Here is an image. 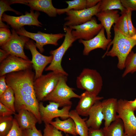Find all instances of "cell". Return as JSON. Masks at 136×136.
I'll return each mask as SVG.
<instances>
[{"instance_id":"obj_12","label":"cell","mask_w":136,"mask_h":136,"mask_svg":"<svg viewBox=\"0 0 136 136\" xmlns=\"http://www.w3.org/2000/svg\"><path fill=\"white\" fill-rule=\"evenodd\" d=\"M12 36L10 40L1 46V49L7 51L10 55L19 57L26 60L29 59L25 55L24 47L26 43L29 41V38L20 36L12 29Z\"/></svg>"},{"instance_id":"obj_16","label":"cell","mask_w":136,"mask_h":136,"mask_svg":"<svg viewBox=\"0 0 136 136\" xmlns=\"http://www.w3.org/2000/svg\"><path fill=\"white\" fill-rule=\"evenodd\" d=\"M9 1L11 4L17 3L26 5L31 9L43 12L50 17H55L57 14V9L53 6L51 0H12Z\"/></svg>"},{"instance_id":"obj_29","label":"cell","mask_w":136,"mask_h":136,"mask_svg":"<svg viewBox=\"0 0 136 136\" xmlns=\"http://www.w3.org/2000/svg\"><path fill=\"white\" fill-rule=\"evenodd\" d=\"M125 70L122 74V77L128 74H132L136 72V52L131 51L127 56L125 64Z\"/></svg>"},{"instance_id":"obj_45","label":"cell","mask_w":136,"mask_h":136,"mask_svg":"<svg viewBox=\"0 0 136 136\" xmlns=\"http://www.w3.org/2000/svg\"><path fill=\"white\" fill-rule=\"evenodd\" d=\"M65 136H69L68 134L66 133L65 135Z\"/></svg>"},{"instance_id":"obj_36","label":"cell","mask_w":136,"mask_h":136,"mask_svg":"<svg viewBox=\"0 0 136 136\" xmlns=\"http://www.w3.org/2000/svg\"><path fill=\"white\" fill-rule=\"evenodd\" d=\"M6 136H23L22 130L19 127L15 118H14L12 128Z\"/></svg>"},{"instance_id":"obj_28","label":"cell","mask_w":136,"mask_h":136,"mask_svg":"<svg viewBox=\"0 0 136 136\" xmlns=\"http://www.w3.org/2000/svg\"><path fill=\"white\" fill-rule=\"evenodd\" d=\"M68 5L67 8L63 9H57V14L60 15L71 10L78 11L86 8V0H74L66 1Z\"/></svg>"},{"instance_id":"obj_32","label":"cell","mask_w":136,"mask_h":136,"mask_svg":"<svg viewBox=\"0 0 136 136\" xmlns=\"http://www.w3.org/2000/svg\"><path fill=\"white\" fill-rule=\"evenodd\" d=\"M121 14V15L119 16L115 23V25L124 33L129 35L126 13H124Z\"/></svg>"},{"instance_id":"obj_37","label":"cell","mask_w":136,"mask_h":136,"mask_svg":"<svg viewBox=\"0 0 136 136\" xmlns=\"http://www.w3.org/2000/svg\"><path fill=\"white\" fill-rule=\"evenodd\" d=\"M22 133L23 136H43L41 131L38 130L36 126L31 128L23 130Z\"/></svg>"},{"instance_id":"obj_39","label":"cell","mask_w":136,"mask_h":136,"mask_svg":"<svg viewBox=\"0 0 136 136\" xmlns=\"http://www.w3.org/2000/svg\"><path fill=\"white\" fill-rule=\"evenodd\" d=\"M15 114L16 113L0 103V116H9Z\"/></svg>"},{"instance_id":"obj_17","label":"cell","mask_w":136,"mask_h":136,"mask_svg":"<svg viewBox=\"0 0 136 136\" xmlns=\"http://www.w3.org/2000/svg\"><path fill=\"white\" fill-rule=\"evenodd\" d=\"M105 30L103 27L96 36L89 40H79V42L82 43L84 46L83 51V55H88L91 51L96 49L101 48L104 50L107 49L112 40L108 39L106 38L105 34Z\"/></svg>"},{"instance_id":"obj_24","label":"cell","mask_w":136,"mask_h":136,"mask_svg":"<svg viewBox=\"0 0 136 136\" xmlns=\"http://www.w3.org/2000/svg\"><path fill=\"white\" fill-rule=\"evenodd\" d=\"M69 116V117L73 120L75 123L77 135L80 136H88L89 128L86 122L87 118H81L75 110L70 111Z\"/></svg>"},{"instance_id":"obj_40","label":"cell","mask_w":136,"mask_h":136,"mask_svg":"<svg viewBox=\"0 0 136 136\" xmlns=\"http://www.w3.org/2000/svg\"><path fill=\"white\" fill-rule=\"evenodd\" d=\"M6 80V76L0 77V95L3 94L9 87Z\"/></svg>"},{"instance_id":"obj_9","label":"cell","mask_w":136,"mask_h":136,"mask_svg":"<svg viewBox=\"0 0 136 136\" xmlns=\"http://www.w3.org/2000/svg\"><path fill=\"white\" fill-rule=\"evenodd\" d=\"M72 106H64L61 109L58 104L49 101L45 106L42 102L39 104V111L41 120L45 124H49L54 118L60 117L63 120L69 117V113Z\"/></svg>"},{"instance_id":"obj_38","label":"cell","mask_w":136,"mask_h":136,"mask_svg":"<svg viewBox=\"0 0 136 136\" xmlns=\"http://www.w3.org/2000/svg\"><path fill=\"white\" fill-rule=\"evenodd\" d=\"M123 6L126 10L136 11V0H120Z\"/></svg>"},{"instance_id":"obj_27","label":"cell","mask_w":136,"mask_h":136,"mask_svg":"<svg viewBox=\"0 0 136 136\" xmlns=\"http://www.w3.org/2000/svg\"><path fill=\"white\" fill-rule=\"evenodd\" d=\"M15 97L14 91L9 87L0 95V103L16 113L15 106Z\"/></svg>"},{"instance_id":"obj_43","label":"cell","mask_w":136,"mask_h":136,"mask_svg":"<svg viewBox=\"0 0 136 136\" xmlns=\"http://www.w3.org/2000/svg\"><path fill=\"white\" fill-rule=\"evenodd\" d=\"M10 54L6 51L2 49H0V62L1 63Z\"/></svg>"},{"instance_id":"obj_25","label":"cell","mask_w":136,"mask_h":136,"mask_svg":"<svg viewBox=\"0 0 136 136\" xmlns=\"http://www.w3.org/2000/svg\"><path fill=\"white\" fill-rule=\"evenodd\" d=\"M104 136H125L123 122L118 118L107 127L102 128Z\"/></svg>"},{"instance_id":"obj_26","label":"cell","mask_w":136,"mask_h":136,"mask_svg":"<svg viewBox=\"0 0 136 136\" xmlns=\"http://www.w3.org/2000/svg\"><path fill=\"white\" fill-rule=\"evenodd\" d=\"M115 9L119 10L121 14L126 12L127 10L122 5L120 0H101L99 12Z\"/></svg>"},{"instance_id":"obj_30","label":"cell","mask_w":136,"mask_h":136,"mask_svg":"<svg viewBox=\"0 0 136 136\" xmlns=\"http://www.w3.org/2000/svg\"><path fill=\"white\" fill-rule=\"evenodd\" d=\"M13 119L12 115L0 116V136H6L9 133L13 126Z\"/></svg>"},{"instance_id":"obj_42","label":"cell","mask_w":136,"mask_h":136,"mask_svg":"<svg viewBox=\"0 0 136 136\" xmlns=\"http://www.w3.org/2000/svg\"><path fill=\"white\" fill-rule=\"evenodd\" d=\"M100 0H86V8H89L95 6Z\"/></svg>"},{"instance_id":"obj_10","label":"cell","mask_w":136,"mask_h":136,"mask_svg":"<svg viewBox=\"0 0 136 136\" xmlns=\"http://www.w3.org/2000/svg\"><path fill=\"white\" fill-rule=\"evenodd\" d=\"M33 10L31 9L30 13L26 12L24 15L19 16H10L4 13L2 20L7 22L15 30L26 25L41 27L42 24L38 19L40 14L38 11L34 12Z\"/></svg>"},{"instance_id":"obj_34","label":"cell","mask_w":136,"mask_h":136,"mask_svg":"<svg viewBox=\"0 0 136 136\" xmlns=\"http://www.w3.org/2000/svg\"><path fill=\"white\" fill-rule=\"evenodd\" d=\"M12 33L8 28H0V46L7 42L10 39Z\"/></svg>"},{"instance_id":"obj_14","label":"cell","mask_w":136,"mask_h":136,"mask_svg":"<svg viewBox=\"0 0 136 136\" xmlns=\"http://www.w3.org/2000/svg\"><path fill=\"white\" fill-rule=\"evenodd\" d=\"M32 63L30 59L26 60L10 55L1 63L0 76L12 73L32 69Z\"/></svg>"},{"instance_id":"obj_19","label":"cell","mask_w":136,"mask_h":136,"mask_svg":"<svg viewBox=\"0 0 136 136\" xmlns=\"http://www.w3.org/2000/svg\"><path fill=\"white\" fill-rule=\"evenodd\" d=\"M101 102L105 120L104 127H107L118 118V100L112 98L105 99Z\"/></svg>"},{"instance_id":"obj_15","label":"cell","mask_w":136,"mask_h":136,"mask_svg":"<svg viewBox=\"0 0 136 136\" xmlns=\"http://www.w3.org/2000/svg\"><path fill=\"white\" fill-rule=\"evenodd\" d=\"M25 46L30 50L32 55L31 61L32 67L35 71V80L42 75L46 66L51 62L53 56L52 55L46 56L40 53L37 50L35 43L32 40L27 42Z\"/></svg>"},{"instance_id":"obj_13","label":"cell","mask_w":136,"mask_h":136,"mask_svg":"<svg viewBox=\"0 0 136 136\" xmlns=\"http://www.w3.org/2000/svg\"><path fill=\"white\" fill-rule=\"evenodd\" d=\"M69 27L74 29L72 30V34L77 39L88 41L96 36L103 27L101 23H97L96 18L93 17L90 20L83 24Z\"/></svg>"},{"instance_id":"obj_11","label":"cell","mask_w":136,"mask_h":136,"mask_svg":"<svg viewBox=\"0 0 136 136\" xmlns=\"http://www.w3.org/2000/svg\"><path fill=\"white\" fill-rule=\"evenodd\" d=\"M101 1L91 8L78 11L72 9L67 12L66 13L67 16L64 18L66 21L64 24V26L79 25L90 20L93 16L99 12Z\"/></svg>"},{"instance_id":"obj_7","label":"cell","mask_w":136,"mask_h":136,"mask_svg":"<svg viewBox=\"0 0 136 136\" xmlns=\"http://www.w3.org/2000/svg\"><path fill=\"white\" fill-rule=\"evenodd\" d=\"M135 111L129 106L128 100H118L117 118L122 120L125 136H134L136 133V117Z\"/></svg>"},{"instance_id":"obj_46","label":"cell","mask_w":136,"mask_h":136,"mask_svg":"<svg viewBox=\"0 0 136 136\" xmlns=\"http://www.w3.org/2000/svg\"><path fill=\"white\" fill-rule=\"evenodd\" d=\"M134 136H136V133L135 134Z\"/></svg>"},{"instance_id":"obj_18","label":"cell","mask_w":136,"mask_h":136,"mask_svg":"<svg viewBox=\"0 0 136 136\" xmlns=\"http://www.w3.org/2000/svg\"><path fill=\"white\" fill-rule=\"evenodd\" d=\"M103 98V97L85 91L80 95L79 100L75 110L80 116H88L92 106L96 102Z\"/></svg>"},{"instance_id":"obj_1","label":"cell","mask_w":136,"mask_h":136,"mask_svg":"<svg viewBox=\"0 0 136 136\" xmlns=\"http://www.w3.org/2000/svg\"><path fill=\"white\" fill-rule=\"evenodd\" d=\"M35 74L31 69L13 72L5 75L7 85L13 90L16 111L24 109L32 113L38 123H42L39 111V103L35 94L33 83Z\"/></svg>"},{"instance_id":"obj_23","label":"cell","mask_w":136,"mask_h":136,"mask_svg":"<svg viewBox=\"0 0 136 136\" xmlns=\"http://www.w3.org/2000/svg\"><path fill=\"white\" fill-rule=\"evenodd\" d=\"M50 124L57 129L65 133L73 136H76L77 135L75 123L70 117L63 120H60L59 117L56 118L55 121H52Z\"/></svg>"},{"instance_id":"obj_3","label":"cell","mask_w":136,"mask_h":136,"mask_svg":"<svg viewBox=\"0 0 136 136\" xmlns=\"http://www.w3.org/2000/svg\"><path fill=\"white\" fill-rule=\"evenodd\" d=\"M67 76L63 75L61 77L55 88L43 101L56 103L59 104L60 107H63L72 105V98H80V95L76 93L73 91L74 89L67 85Z\"/></svg>"},{"instance_id":"obj_44","label":"cell","mask_w":136,"mask_h":136,"mask_svg":"<svg viewBox=\"0 0 136 136\" xmlns=\"http://www.w3.org/2000/svg\"><path fill=\"white\" fill-rule=\"evenodd\" d=\"M130 107L134 111L136 110V98L132 101H128Z\"/></svg>"},{"instance_id":"obj_20","label":"cell","mask_w":136,"mask_h":136,"mask_svg":"<svg viewBox=\"0 0 136 136\" xmlns=\"http://www.w3.org/2000/svg\"><path fill=\"white\" fill-rule=\"evenodd\" d=\"M118 12V10H108L98 12L95 15L105 28L108 39H111V28L120 16Z\"/></svg>"},{"instance_id":"obj_35","label":"cell","mask_w":136,"mask_h":136,"mask_svg":"<svg viewBox=\"0 0 136 136\" xmlns=\"http://www.w3.org/2000/svg\"><path fill=\"white\" fill-rule=\"evenodd\" d=\"M132 11L130 9H128L127 10L126 12L129 35L131 36L136 35V29L133 26L131 20V16Z\"/></svg>"},{"instance_id":"obj_31","label":"cell","mask_w":136,"mask_h":136,"mask_svg":"<svg viewBox=\"0 0 136 136\" xmlns=\"http://www.w3.org/2000/svg\"><path fill=\"white\" fill-rule=\"evenodd\" d=\"M10 4L9 1L1 0L0 1V28L8 27V26L4 23L2 20V17L4 12L7 11H10L15 12L17 14H20L21 13L12 8L10 6Z\"/></svg>"},{"instance_id":"obj_4","label":"cell","mask_w":136,"mask_h":136,"mask_svg":"<svg viewBox=\"0 0 136 136\" xmlns=\"http://www.w3.org/2000/svg\"><path fill=\"white\" fill-rule=\"evenodd\" d=\"M63 29L65 31L64 40L58 48L50 51V54L53 56V59L50 64L45 70L67 76L68 74L64 70L61 65L62 58L67 50L77 39L73 36L72 34V29L71 28L64 26Z\"/></svg>"},{"instance_id":"obj_6","label":"cell","mask_w":136,"mask_h":136,"mask_svg":"<svg viewBox=\"0 0 136 136\" xmlns=\"http://www.w3.org/2000/svg\"><path fill=\"white\" fill-rule=\"evenodd\" d=\"M63 75L52 71L46 75H42L34 80V88L39 102L43 101L44 98L54 90Z\"/></svg>"},{"instance_id":"obj_33","label":"cell","mask_w":136,"mask_h":136,"mask_svg":"<svg viewBox=\"0 0 136 136\" xmlns=\"http://www.w3.org/2000/svg\"><path fill=\"white\" fill-rule=\"evenodd\" d=\"M43 136H63L62 131L50 124H45Z\"/></svg>"},{"instance_id":"obj_5","label":"cell","mask_w":136,"mask_h":136,"mask_svg":"<svg viewBox=\"0 0 136 136\" xmlns=\"http://www.w3.org/2000/svg\"><path fill=\"white\" fill-rule=\"evenodd\" d=\"M77 87L98 95L103 85L102 78L96 70L84 68L76 80Z\"/></svg>"},{"instance_id":"obj_41","label":"cell","mask_w":136,"mask_h":136,"mask_svg":"<svg viewBox=\"0 0 136 136\" xmlns=\"http://www.w3.org/2000/svg\"><path fill=\"white\" fill-rule=\"evenodd\" d=\"M88 136H104L102 128L94 129L89 128Z\"/></svg>"},{"instance_id":"obj_8","label":"cell","mask_w":136,"mask_h":136,"mask_svg":"<svg viewBox=\"0 0 136 136\" xmlns=\"http://www.w3.org/2000/svg\"><path fill=\"white\" fill-rule=\"evenodd\" d=\"M15 30L18 35L26 37L35 41L36 47L41 53L44 51V46L52 44L57 46L58 45V40L65 35L63 33L49 34L39 31L37 33L31 32L26 31L23 27Z\"/></svg>"},{"instance_id":"obj_22","label":"cell","mask_w":136,"mask_h":136,"mask_svg":"<svg viewBox=\"0 0 136 136\" xmlns=\"http://www.w3.org/2000/svg\"><path fill=\"white\" fill-rule=\"evenodd\" d=\"M15 115L19 127L22 130L31 128L36 126L38 121L35 115L28 111L24 109L20 110Z\"/></svg>"},{"instance_id":"obj_21","label":"cell","mask_w":136,"mask_h":136,"mask_svg":"<svg viewBox=\"0 0 136 136\" xmlns=\"http://www.w3.org/2000/svg\"><path fill=\"white\" fill-rule=\"evenodd\" d=\"M88 116V118L86 121L88 127L100 129L104 120L101 101H98L94 105L89 111Z\"/></svg>"},{"instance_id":"obj_2","label":"cell","mask_w":136,"mask_h":136,"mask_svg":"<svg viewBox=\"0 0 136 136\" xmlns=\"http://www.w3.org/2000/svg\"><path fill=\"white\" fill-rule=\"evenodd\" d=\"M114 38L108 45L107 51L102 57L106 55L117 57L118 62L117 66L120 70L125 68L126 58L132 48L136 45V35L133 36L127 35L113 25Z\"/></svg>"}]
</instances>
